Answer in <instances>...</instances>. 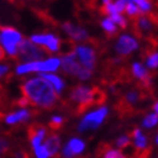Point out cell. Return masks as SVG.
<instances>
[{"label": "cell", "instance_id": "1", "mask_svg": "<svg viewBox=\"0 0 158 158\" xmlns=\"http://www.w3.org/2000/svg\"><path fill=\"white\" fill-rule=\"evenodd\" d=\"M22 91L32 103L41 108H52L58 100V93L44 77H34L22 85Z\"/></svg>", "mask_w": 158, "mask_h": 158}, {"label": "cell", "instance_id": "2", "mask_svg": "<svg viewBox=\"0 0 158 158\" xmlns=\"http://www.w3.org/2000/svg\"><path fill=\"white\" fill-rule=\"evenodd\" d=\"M104 94H102L98 89H93L89 88V86H76V88L72 89L69 97L72 99V102L78 106V112H82L86 108H89L91 104L94 103H99L102 102L100 99H98V97H103Z\"/></svg>", "mask_w": 158, "mask_h": 158}, {"label": "cell", "instance_id": "3", "mask_svg": "<svg viewBox=\"0 0 158 158\" xmlns=\"http://www.w3.org/2000/svg\"><path fill=\"white\" fill-rule=\"evenodd\" d=\"M60 66H62V69L66 73H68L71 76H75L81 81L89 80V78L93 76V71L84 67L81 63L77 60L75 52L67 53L64 57H63V59L60 60Z\"/></svg>", "mask_w": 158, "mask_h": 158}, {"label": "cell", "instance_id": "4", "mask_svg": "<svg viewBox=\"0 0 158 158\" xmlns=\"http://www.w3.org/2000/svg\"><path fill=\"white\" fill-rule=\"evenodd\" d=\"M23 40L22 35L17 30L12 27H2L0 28V45L3 46V49L6 52V54L14 55L18 54V45Z\"/></svg>", "mask_w": 158, "mask_h": 158}, {"label": "cell", "instance_id": "5", "mask_svg": "<svg viewBox=\"0 0 158 158\" xmlns=\"http://www.w3.org/2000/svg\"><path fill=\"white\" fill-rule=\"evenodd\" d=\"M45 55L46 50H44L41 46L36 45L31 40H22L18 45V57L25 63L41 60V58H44Z\"/></svg>", "mask_w": 158, "mask_h": 158}, {"label": "cell", "instance_id": "6", "mask_svg": "<svg viewBox=\"0 0 158 158\" xmlns=\"http://www.w3.org/2000/svg\"><path fill=\"white\" fill-rule=\"evenodd\" d=\"M107 114H108L107 107H100L95 110H93V112L88 113L81 120V122L78 123V131L86 132V131H91V130L98 129L106 120Z\"/></svg>", "mask_w": 158, "mask_h": 158}, {"label": "cell", "instance_id": "7", "mask_svg": "<svg viewBox=\"0 0 158 158\" xmlns=\"http://www.w3.org/2000/svg\"><path fill=\"white\" fill-rule=\"evenodd\" d=\"M75 54L77 60L81 63V64L89 69H94L97 63V53L91 46L89 45H78L75 48Z\"/></svg>", "mask_w": 158, "mask_h": 158}, {"label": "cell", "instance_id": "8", "mask_svg": "<svg viewBox=\"0 0 158 158\" xmlns=\"http://www.w3.org/2000/svg\"><path fill=\"white\" fill-rule=\"evenodd\" d=\"M139 48V43L131 35H121L116 43L114 49L120 55H129Z\"/></svg>", "mask_w": 158, "mask_h": 158}, {"label": "cell", "instance_id": "9", "mask_svg": "<svg viewBox=\"0 0 158 158\" xmlns=\"http://www.w3.org/2000/svg\"><path fill=\"white\" fill-rule=\"evenodd\" d=\"M31 41L39 46H46L49 52H58L60 48V40L53 34H37L31 36Z\"/></svg>", "mask_w": 158, "mask_h": 158}, {"label": "cell", "instance_id": "10", "mask_svg": "<svg viewBox=\"0 0 158 158\" xmlns=\"http://www.w3.org/2000/svg\"><path fill=\"white\" fill-rule=\"evenodd\" d=\"M84 149H85V143L84 141L81 139L73 138L66 144L64 148H63L62 154H63L64 158H73L77 154H81L84 152Z\"/></svg>", "mask_w": 158, "mask_h": 158}, {"label": "cell", "instance_id": "11", "mask_svg": "<svg viewBox=\"0 0 158 158\" xmlns=\"http://www.w3.org/2000/svg\"><path fill=\"white\" fill-rule=\"evenodd\" d=\"M63 30H64L66 34H68L76 41L88 40V37H89L88 32H86L82 27H78V26L73 25V23H68V22L64 23V25H63Z\"/></svg>", "mask_w": 158, "mask_h": 158}, {"label": "cell", "instance_id": "12", "mask_svg": "<svg viewBox=\"0 0 158 158\" xmlns=\"http://www.w3.org/2000/svg\"><path fill=\"white\" fill-rule=\"evenodd\" d=\"M30 117V112L27 109H21V110H17L14 113H9L6 117H5V122L8 125H15L18 122H23L26 121L27 118Z\"/></svg>", "mask_w": 158, "mask_h": 158}, {"label": "cell", "instance_id": "13", "mask_svg": "<svg viewBox=\"0 0 158 158\" xmlns=\"http://www.w3.org/2000/svg\"><path fill=\"white\" fill-rule=\"evenodd\" d=\"M44 145L48 149V152L50 156H55L59 152V148H60V139L58 135H50L48 139L45 140Z\"/></svg>", "mask_w": 158, "mask_h": 158}, {"label": "cell", "instance_id": "14", "mask_svg": "<svg viewBox=\"0 0 158 158\" xmlns=\"http://www.w3.org/2000/svg\"><path fill=\"white\" fill-rule=\"evenodd\" d=\"M132 75L135 76L136 78H139L140 81H143L145 84L149 82V73H148V71L147 68L141 64V63L139 62H135L132 64Z\"/></svg>", "mask_w": 158, "mask_h": 158}, {"label": "cell", "instance_id": "15", "mask_svg": "<svg viewBox=\"0 0 158 158\" xmlns=\"http://www.w3.org/2000/svg\"><path fill=\"white\" fill-rule=\"evenodd\" d=\"M41 77H44L46 81H49L52 84V86L55 89L58 94H60L64 89V81L62 80L60 77H58L57 75H52V73H41Z\"/></svg>", "mask_w": 158, "mask_h": 158}, {"label": "cell", "instance_id": "16", "mask_svg": "<svg viewBox=\"0 0 158 158\" xmlns=\"http://www.w3.org/2000/svg\"><path fill=\"white\" fill-rule=\"evenodd\" d=\"M132 136H134V143H135V148L139 151H145L148 147V140L145 135L143 134L140 129H135L132 131Z\"/></svg>", "mask_w": 158, "mask_h": 158}, {"label": "cell", "instance_id": "17", "mask_svg": "<svg viewBox=\"0 0 158 158\" xmlns=\"http://www.w3.org/2000/svg\"><path fill=\"white\" fill-rule=\"evenodd\" d=\"M130 2H132L135 5H138L140 13H147L152 9V4L149 0H130Z\"/></svg>", "mask_w": 158, "mask_h": 158}, {"label": "cell", "instance_id": "18", "mask_svg": "<svg viewBox=\"0 0 158 158\" xmlns=\"http://www.w3.org/2000/svg\"><path fill=\"white\" fill-rule=\"evenodd\" d=\"M158 123V116L156 113H149L148 116H145V118L143 120V126L147 129L154 127V126Z\"/></svg>", "mask_w": 158, "mask_h": 158}, {"label": "cell", "instance_id": "19", "mask_svg": "<svg viewBox=\"0 0 158 158\" xmlns=\"http://www.w3.org/2000/svg\"><path fill=\"white\" fill-rule=\"evenodd\" d=\"M102 27H103L108 34H114L116 30H117V26L112 22L110 18H106V19L102 21Z\"/></svg>", "mask_w": 158, "mask_h": 158}, {"label": "cell", "instance_id": "20", "mask_svg": "<svg viewBox=\"0 0 158 158\" xmlns=\"http://www.w3.org/2000/svg\"><path fill=\"white\" fill-rule=\"evenodd\" d=\"M109 18L112 19V22L114 23V25H118V26L122 27V28H125L126 26H127V22H126V19L122 17L120 13H116V14L109 15Z\"/></svg>", "mask_w": 158, "mask_h": 158}, {"label": "cell", "instance_id": "21", "mask_svg": "<svg viewBox=\"0 0 158 158\" xmlns=\"http://www.w3.org/2000/svg\"><path fill=\"white\" fill-rule=\"evenodd\" d=\"M147 67L148 68H158V52L151 54L147 58Z\"/></svg>", "mask_w": 158, "mask_h": 158}, {"label": "cell", "instance_id": "22", "mask_svg": "<svg viewBox=\"0 0 158 158\" xmlns=\"http://www.w3.org/2000/svg\"><path fill=\"white\" fill-rule=\"evenodd\" d=\"M34 151H35V154H36L37 158H49V157H50L48 149H46V147H45L44 144L39 145L37 148L34 149Z\"/></svg>", "mask_w": 158, "mask_h": 158}, {"label": "cell", "instance_id": "23", "mask_svg": "<svg viewBox=\"0 0 158 158\" xmlns=\"http://www.w3.org/2000/svg\"><path fill=\"white\" fill-rule=\"evenodd\" d=\"M103 158H126L125 154L117 149H108V151L104 152Z\"/></svg>", "mask_w": 158, "mask_h": 158}, {"label": "cell", "instance_id": "24", "mask_svg": "<svg viewBox=\"0 0 158 158\" xmlns=\"http://www.w3.org/2000/svg\"><path fill=\"white\" fill-rule=\"evenodd\" d=\"M125 10H126V13H127L129 15H131V17H134V15H136V14H139V13H140L138 5H135L132 2H130V0H129V3L126 4Z\"/></svg>", "mask_w": 158, "mask_h": 158}, {"label": "cell", "instance_id": "25", "mask_svg": "<svg viewBox=\"0 0 158 158\" xmlns=\"http://www.w3.org/2000/svg\"><path fill=\"white\" fill-rule=\"evenodd\" d=\"M139 99H140V94L138 91H129L126 94V102L130 104H135Z\"/></svg>", "mask_w": 158, "mask_h": 158}, {"label": "cell", "instance_id": "26", "mask_svg": "<svg viewBox=\"0 0 158 158\" xmlns=\"http://www.w3.org/2000/svg\"><path fill=\"white\" fill-rule=\"evenodd\" d=\"M138 27L140 28V30H143V31H147V30H149L152 27V23L149 22L147 18H140V19H138Z\"/></svg>", "mask_w": 158, "mask_h": 158}, {"label": "cell", "instance_id": "27", "mask_svg": "<svg viewBox=\"0 0 158 158\" xmlns=\"http://www.w3.org/2000/svg\"><path fill=\"white\" fill-rule=\"evenodd\" d=\"M116 144H117V147H120V148H126L130 144V139H129V136L122 135V136H120L116 140Z\"/></svg>", "mask_w": 158, "mask_h": 158}, {"label": "cell", "instance_id": "28", "mask_svg": "<svg viewBox=\"0 0 158 158\" xmlns=\"http://www.w3.org/2000/svg\"><path fill=\"white\" fill-rule=\"evenodd\" d=\"M62 123H63V118L60 116H54L50 120V127L52 129H58L59 126H62Z\"/></svg>", "mask_w": 158, "mask_h": 158}, {"label": "cell", "instance_id": "29", "mask_svg": "<svg viewBox=\"0 0 158 158\" xmlns=\"http://www.w3.org/2000/svg\"><path fill=\"white\" fill-rule=\"evenodd\" d=\"M104 13H107L108 15H112V14L118 13L117 8H116V5H114V3H108V4H104Z\"/></svg>", "mask_w": 158, "mask_h": 158}, {"label": "cell", "instance_id": "30", "mask_svg": "<svg viewBox=\"0 0 158 158\" xmlns=\"http://www.w3.org/2000/svg\"><path fill=\"white\" fill-rule=\"evenodd\" d=\"M127 3H129V0H117V2L114 3V5H116V8H117L118 13H121V12L125 10L126 4H127Z\"/></svg>", "mask_w": 158, "mask_h": 158}, {"label": "cell", "instance_id": "31", "mask_svg": "<svg viewBox=\"0 0 158 158\" xmlns=\"http://www.w3.org/2000/svg\"><path fill=\"white\" fill-rule=\"evenodd\" d=\"M6 149H8V143H6L4 139H0V154L5 153Z\"/></svg>", "mask_w": 158, "mask_h": 158}, {"label": "cell", "instance_id": "32", "mask_svg": "<svg viewBox=\"0 0 158 158\" xmlns=\"http://www.w3.org/2000/svg\"><path fill=\"white\" fill-rule=\"evenodd\" d=\"M8 71H9V67L6 64H0V77H3L8 73Z\"/></svg>", "mask_w": 158, "mask_h": 158}, {"label": "cell", "instance_id": "33", "mask_svg": "<svg viewBox=\"0 0 158 158\" xmlns=\"http://www.w3.org/2000/svg\"><path fill=\"white\" fill-rule=\"evenodd\" d=\"M4 55H5V50L3 49V46L0 45V60L4 59Z\"/></svg>", "mask_w": 158, "mask_h": 158}, {"label": "cell", "instance_id": "34", "mask_svg": "<svg viewBox=\"0 0 158 158\" xmlns=\"http://www.w3.org/2000/svg\"><path fill=\"white\" fill-rule=\"evenodd\" d=\"M153 109H154V113L158 116V102H157V103H154V106H153Z\"/></svg>", "mask_w": 158, "mask_h": 158}, {"label": "cell", "instance_id": "35", "mask_svg": "<svg viewBox=\"0 0 158 158\" xmlns=\"http://www.w3.org/2000/svg\"><path fill=\"white\" fill-rule=\"evenodd\" d=\"M103 3L104 4H108V3H110V0H103Z\"/></svg>", "mask_w": 158, "mask_h": 158}, {"label": "cell", "instance_id": "36", "mask_svg": "<svg viewBox=\"0 0 158 158\" xmlns=\"http://www.w3.org/2000/svg\"><path fill=\"white\" fill-rule=\"evenodd\" d=\"M156 143H157V145H158V135H157V138H156Z\"/></svg>", "mask_w": 158, "mask_h": 158}]
</instances>
